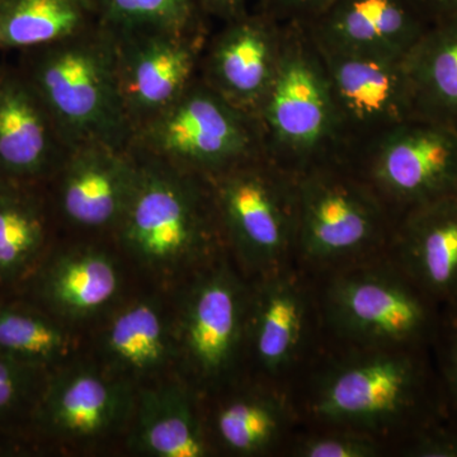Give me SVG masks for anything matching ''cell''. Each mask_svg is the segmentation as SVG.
Here are the masks:
<instances>
[{
    "mask_svg": "<svg viewBox=\"0 0 457 457\" xmlns=\"http://www.w3.org/2000/svg\"><path fill=\"white\" fill-rule=\"evenodd\" d=\"M16 65L71 149L130 147L132 128L117 78L113 33L98 23L73 37L17 53Z\"/></svg>",
    "mask_w": 457,
    "mask_h": 457,
    "instance_id": "obj_1",
    "label": "cell"
},
{
    "mask_svg": "<svg viewBox=\"0 0 457 457\" xmlns=\"http://www.w3.org/2000/svg\"><path fill=\"white\" fill-rule=\"evenodd\" d=\"M423 348H366L330 369L312 399V411L337 428L409 436L447 417Z\"/></svg>",
    "mask_w": 457,
    "mask_h": 457,
    "instance_id": "obj_2",
    "label": "cell"
},
{
    "mask_svg": "<svg viewBox=\"0 0 457 457\" xmlns=\"http://www.w3.org/2000/svg\"><path fill=\"white\" fill-rule=\"evenodd\" d=\"M255 121L264 155L294 174L347 158L323 57L300 23H285L278 71Z\"/></svg>",
    "mask_w": 457,
    "mask_h": 457,
    "instance_id": "obj_3",
    "label": "cell"
},
{
    "mask_svg": "<svg viewBox=\"0 0 457 457\" xmlns=\"http://www.w3.org/2000/svg\"><path fill=\"white\" fill-rule=\"evenodd\" d=\"M135 155L139 162L137 182L114 230L120 243L155 269L206 257L225 240L209 179Z\"/></svg>",
    "mask_w": 457,
    "mask_h": 457,
    "instance_id": "obj_4",
    "label": "cell"
},
{
    "mask_svg": "<svg viewBox=\"0 0 457 457\" xmlns=\"http://www.w3.org/2000/svg\"><path fill=\"white\" fill-rule=\"evenodd\" d=\"M296 253L319 266L353 264L390 243L396 216L345 159L296 174Z\"/></svg>",
    "mask_w": 457,
    "mask_h": 457,
    "instance_id": "obj_5",
    "label": "cell"
},
{
    "mask_svg": "<svg viewBox=\"0 0 457 457\" xmlns=\"http://www.w3.org/2000/svg\"><path fill=\"white\" fill-rule=\"evenodd\" d=\"M130 149L206 179L264 154L254 117L228 104L200 77L135 129Z\"/></svg>",
    "mask_w": 457,
    "mask_h": 457,
    "instance_id": "obj_6",
    "label": "cell"
},
{
    "mask_svg": "<svg viewBox=\"0 0 457 457\" xmlns=\"http://www.w3.org/2000/svg\"><path fill=\"white\" fill-rule=\"evenodd\" d=\"M224 239L266 276L296 253L297 177L262 154L209 179Z\"/></svg>",
    "mask_w": 457,
    "mask_h": 457,
    "instance_id": "obj_7",
    "label": "cell"
},
{
    "mask_svg": "<svg viewBox=\"0 0 457 457\" xmlns=\"http://www.w3.org/2000/svg\"><path fill=\"white\" fill-rule=\"evenodd\" d=\"M437 306L396 263L351 264L330 282L326 300L330 324L363 348H425L440 326Z\"/></svg>",
    "mask_w": 457,
    "mask_h": 457,
    "instance_id": "obj_8",
    "label": "cell"
},
{
    "mask_svg": "<svg viewBox=\"0 0 457 457\" xmlns=\"http://www.w3.org/2000/svg\"><path fill=\"white\" fill-rule=\"evenodd\" d=\"M345 161L398 218L457 195V126L407 120L360 144Z\"/></svg>",
    "mask_w": 457,
    "mask_h": 457,
    "instance_id": "obj_9",
    "label": "cell"
},
{
    "mask_svg": "<svg viewBox=\"0 0 457 457\" xmlns=\"http://www.w3.org/2000/svg\"><path fill=\"white\" fill-rule=\"evenodd\" d=\"M111 32L120 95L134 134L135 129L173 104L196 79L210 29Z\"/></svg>",
    "mask_w": 457,
    "mask_h": 457,
    "instance_id": "obj_10",
    "label": "cell"
},
{
    "mask_svg": "<svg viewBox=\"0 0 457 457\" xmlns=\"http://www.w3.org/2000/svg\"><path fill=\"white\" fill-rule=\"evenodd\" d=\"M317 46L329 77L348 154L376 135L413 119L404 57L392 59Z\"/></svg>",
    "mask_w": 457,
    "mask_h": 457,
    "instance_id": "obj_11",
    "label": "cell"
},
{
    "mask_svg": "<svg viewBox=\"0 0 457 457\" xmlns=\"http://www.w3.org/2000/svg\"><path fill=\"white\" fill-rule=\"evenodd\" d=\"M284 35L285 23L257 9L222 23L210 33L198 77L255 119L278 71Z\"/></svg>",
    "mask_w": 457,
    "mask_h": 457,
    "instance_id": "obj_12",
    "label": "cell"
},
{
    "mask_svg": "<svg viewBox=\"0 0 457 457\" xmlns=\"http://www.w3.org/2000/svg\"><path fill=\"white\" fill-rule=\"evenodd\" d=\"M139 162L130 147H74L49 182L62 220L83 230H116L137 182ZM47 182V183H49Z\"/></svg>",
    "mask_w": 457,
    "mask_h": 457,
    "instance_id": "obj_13",
    "label": "cell"
},
{
    "mask_svg": "<svg viewBox=\"0 0 457 457\" xmlns=\"http://www.w3.org/2000/svg\"><path fill=\"white\" fill-rule=\"evenodd\" d=\"M71 150L25 74L0 62V177L46 185Z\"/></svg>",
    "mask_w": 457,
    "mask_h": 457,
    "instance_id": "obj_14",
    "label": "cell"
},
{
    "mask_svg": "<svg viewBox=\"0 0 457 457\" xmlns=\"http://www.w3.org/2000/svg\"><path fill=\"white\" fill-rule=\"evenodd\" d=\"M429 25L413 0H333L303 26L324 49L403 59Z\"/></svg>",
    "mask_w": 457,
    "mask_h": 457,
    "instance_id": "obj_15",
    "label": "cell"
},
{
    "mask_svg": "<svg viewBox=\"0 0 457 457\" xmlns=\"http://www.w3.org/2000/svg\"><path fill=\"white\" fill-rule=\"evenodd\" d=\"M245 286L227 266L197 279L186 303L183 342L189 359L207 378L233 366L249 312Z\"/></svg>",
    "mask_w": 457,
    "mask_h": 457,
    "instance_id": "obj_16",
    "label": "cell"
},
{
    "mask_svg": "<svg viewBox=\"0 0 457 457\" xmlns=\"http://www.w3.org/2000/svg\"><path fill=\"white\" fill-rule=\"evenodd\" d=\"M389 245L399 269L433 302L457 306V195L403 212Z\"/></svg>",
    "mask_w": 457,
    "mask_h": 457,
    "instance_id": "obj_17",
    "label": "cell"
},
{
    "mask_svg": "<svg viewBox=\"0 0 457 457\" xmlns=\"http://www.w3.org/2000/svg\"><path fill=\"white\" fill-rule=\"evenodd\" d=\"M130 392L89 369L56 376L45 390L38 418L49 431L65 437H95L110 431L128 413Z\"/></svg>",
    "mask_w": 457,
    "mask_h": 457,
    "instance_id": "obj_18",
    "label": "cell"
},
{
    "mask_svg": "<svg viewBox=\"0 0 457 457\" xmlns=\"http://www.w3.org/2000/svg\"><path fill=\"white\" fill-rule=\"evenodd\" d=\"M252 311V343L258 362L272 375L290 368L308 336L311 308L305 288L286 270L263 276Z\"/></svg>",
    "mask_w": 457,
    "mask_h": 457,
    "instance_id": "obj_19",
    "label": "cell"
},
{
    "mask_svg": "<svg viewBox=\"0 0 457 457\" xmlns=\"http://www.w3.org/2000/svg\"><path fill=\"white\" fill-rule=\"evenodd\" d=\"M403 66L413 119L457 126V16L431 23Z\"/></svg>",
    "mask_w": 457,
    "mask_h": 457,
    "instance_id": "obj_20",
    "label": "cell"
},
{
    "mask_svg": "<svg viewBox=\"0 0 457 457\" xmlns=\"http://www.w3.org/2000/svg\"><path fill=\"white\" fill-rule=\"evenodd\" d=\"M121 278L111 255L96 246H79L57 255L41 278L45 302L66 317H88L119 293Z\"/></svg>",
    "mask_w": 457,
    "mask_h": 457,
    "instance_id": "obj_21",
    "label": "cell"
},
{
    "mask_svg": "<svg viewBox=\"0 0 457 457\" xmlns=\"http://www.w3.org/2000/svg\"><path fill=\"white\" fill-rule=\"evenodd\" d=\"M44 185L0 177V282L22 278L44 252L49 212Z\"/></svg>",
    "mask_w": 457,
    "mask_h": 457,
    "instance_id": "obj_22",
    "label": "cell"
},
{
    "mask_svg": "<svg viewBox=\"0 0 457 457\" xmlns=\"http://www.w3.org/2000/svg\"><path fill=\"white\" fill-rule=\"evenodd\" d=\"M132 446L158 457H204L209 453L200 420L187 394L179 386L143 393Z\"/></svg>",
    "mask_w": 457,
    "mask_h": 457,
    "instance_id": "obj_23",
    "label": "cell"
},
{
    "mask_svg": "<svg viewBox=\"0 0 457 457\" xmlns=\"http://www.w3.org/2000/svg\"><path fill=\"white\" fill-rule=\"evenodd\" d=\"M98 23L92 0H0V53L46 46Z\"/></svg>",
    "mask_w": 457,
    "mask_h": 457,
    "instance_id": "obj_24",
    "label": "cell"
},
{
    "mask_svg": "<svg viewBox=\"0 0 457 457\" xmlns=\"http://www.w3.org/2000/svg\"><path fill=\"white\" fill-rule=\"evenodd\" d=\"M288 425L285 400L273 394L237 396L219 408L215 428L225 449L237 455L266 453L278 444Z\"/></svg>",
    "mask_w": 457,
    "mask_h": 457,
    "instance_id": "obj_25",
    "label": "cell"
},
{
    "mask_svg": "<svg viewBox=\"0 0 457 457\" xmlns=\"http://www.w3.org/2000/svg\"><path fill=\"white\" fill-rule=\"evenodd\" d=\"M114 362L132 371L161 368L170 357V337L156 303L139 302L123 309L113 319L104 338Z\"/></svg>",
    "mask_w": 457,
    "mask_h": 457,
    "instance_id": "obj_26",
    "label": "cell"
},
{
    "mask_svg": "<svg viewBox=\"0 0 457 457\" xmlns=\"http://www.w3.org/2000/svg\"><path fill=\"white\" fill-rule=\"evenodd\" d=\"M71 341L50 319L20 306L0 305V351L29 366L42 368L68 353Z\"/></svg>",
    "mask_w": 457,
    "mask_h": 457,
    "instance_id": "obj_27",
    "label": "cell"
},
{
    "mask_svg": "<svg viewBox=\"0 0 457 457\" xmlns=\"http://www.w3.org/2000/svg\"><path fill=\"white\" fill-rule=\"evenodd\" d=\"M98 22L111 31L140 29H209L192 0H92Z\"/></svg>",
    "mask_w": 457,
    "mask_h": 457,
    "instance_id": "obj_28",
    "label": "cell"
},
{
    "mask_svg": "<svg viewBox=\"0 0 457 457\" xmlns=\"http://www.w3.org/2000/svg\"><path fill=\"white\" fill-rule=\"evenodd\" d=\"M376 436L354 429L311 436L299 442L294 455L300 457H374L380 453Z\"/></svg>",
    "mask_w": 457,
    "mask_h": 457,
    "instance_id": "obj_29",
    "label": "cell"
},
{
    "mask_svg": "<svg viewBox=\"0 0 457 457\" xmlns=\"http://www.w3.org/2000/svg\"><path fill=\"white\" fill-rule=\"evenodd\" d=\"M435 342L438 345L447 417L457 423V306L445 308Z\"/></svg>",
    "mask_w": 457,
    "mask_h": 457,
    "instance_id": "obj_30",
    "label": "cell"
},
{
    "mask_svg": "<svg viewBox=\"0 0 457 457\" xmlns=\"http://www.w3.org/2000/svg\"><path fill=\"white\" fill-rule=\"evenodd\" d=\"M405 456L457 457V423L449 417L433 420L405 441Z\"/></svg>",
    "mask_w": 457,
    "mask_h": 457,
    "instance_id": "obj_31",
    "label": "cell"
},
{
    "mask_svg": "<svg viewBox=\"0 0 457 457\" xmlns=\"http://www.w3.org/2000/svg\"><path fill=\"white\" fill-rule=\"evenodd\" d=\"M35 370L0 351V420L11 416L25 403Z\"/></svg>",
    "mask_w": 457,
    "mask_h": 457,
    "instance_id": "obj_32",
    "label": "cell"
},
{
    "mask_svg": "<svg viewBox=\"0 0 457 457\" xmlns=\"http://www.w3.org/2000/svg\"><path fill=\"white\" fill-rule=\"evenodd\" d=\"M333 0H255L257 11L281 23L309 22Z\"/></svg>",
    "mask_w": 457,
    "mask_h": 457,
    "instance_id": "obj_33",
    "label": "cell"
},
{
    "mask_svg": "<svg viewBox=\"0 0 457 457\" xmlns=\"http://www.w3.org/2000/svg\"><path fill=\"white\" fill-rule=\"evenodd\" d=\"M192 2L207 21L210 18H215L221 23L237 20L251 12L249 0H192Z\"/></svg>",
    "mask_w": 457,
    "mask_h": 457,
    "instance_id": "obj_34",
    "label": "cell"
},
{
    "mask_svg": "<svg viewBox=\"0 0 457 457\" xmlns=\"http://www.w3.org/2000/svg\"><path fill=\"white\" fill-rule=\"evenodd\" d=\"M429 23L457 16V0H413Z\"/></svg>",
    "mask_w": 457,
    "mask_h": 457,
    "instance_id": "obj_35",
    "label": "cell"
}]
</instances>
